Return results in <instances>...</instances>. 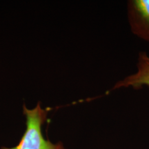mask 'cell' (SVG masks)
Instances as JSON below:
<instances>
[{
	"label": "cell",
	"instance_id": "2",
	"mask_svg": "<svg viewBox=\"0 0 149 149\" xmlns=\"http://www.w3.org/2000/svg\"><path fill=\"white\" fill-rule=\"evenodd\" d=\"M127 13L132 33L149 42V0L128 1Z\"/></svg>",
	"mask_w": 149,
	"mask_h": 149
},
{
	"label": "cell",
	"instance_id": "3",
	"mask_svg": "<svg viewBox=\"0 0 149 149\" xmlns=\"http://www.w3.org/2000/svg\"><path fill=\"white\" fill-rule=\"evenodd\" d=\"M137 72L120 80L113 86V90L121 88H139L143 86H149V56L146 52L139 53Z\"/></svg>",
	"mask_w": 149,
	"mask_h": 149
},
{
	"label": "cell",
	"instance_id": "1",
	"mask_svg": "<svg viewBox=\"0 0 149 149\" xmlns=\"http://www.w3.org/2000/svg\"><path fill=\"white\" fill-rule=\"evenodd\" d=\"M26 117V129L17 145L13 147H2L1 149H67L61 142L53 143L45 139L42 126L47 119L48 112L43 109L40 102L33 109L23 106Z\"/></svg>",
	"mask_w": 149,
	"mask_h": 149
}]
</instances>
